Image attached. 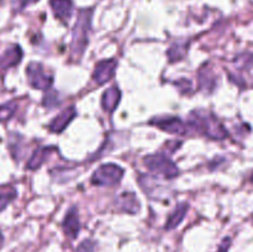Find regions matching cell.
Instances as JSON below:
<instances>
[{
  "instance_id": "6da1fadb",
  "label": "cell",
  "mask_w": 253,
  "mask_h": 252,
  "mask_svg": "<svg viewBox=\"0 0 253 252\" xmlns=\"http://www.w3.org/2000/svg\"><path fill=\"white\" fill-rule=\"evenodd\" d=\"M189 124L198 132L212 140H224L229 135L226 128L217 120L216 116L203 109L190 113Z\"/></svg>"
},
{
  "instance_id": "7a4b0ae2",
  "label": "cell",
  "mask_w": 253,
  "mask_h": 252,
  "mask_svg": "<svg viewBox=\"0 0 253 252\" xmlns=\"http://www.w3.org/2000/svg\"><path fill=\"white\" fill-rule=\"evenodd\" d=\"M91 10H82L78 15L73 29L72 39V56L74 58H81L83 56L85 47L88 44V32L90 30Z\"/></svg>"
},
{
  "instance_id": "3957f363",
  "label": "cell",
  "mask_w": 253,
  "mask_h": 252,
  "mask_svg": "<svg viewBox=\"0 0 253 252\" xmlns=\"http://www.w3.org/2000/svg\"><path fill=\"white\" fill-rule=\"evenodd\" d=\"M124 175V169L114 163L103 165L94 172L91 177V183L95 185H108L113 187L121 180Z\"/></svg>"
},
{
  "instance_id": "277c9868",
  "label": "cell",
  "mask_w": 253,
  "mask_h": 252,
  "mask_svg": "<svg viewBox=\"0 0 253 252\" xmlns=\"http://www.w3.org/2000/svg\"><path fill=\"white\" fill-rule=\"evenodd\" d=\"M146 167L156 174H162L163 177L174 178L178 175V168L172 161L163 155H152L145 158Z\"/></svg>"
},
{
  "instance_id": "5b68a950",
  "label": "cell",
  "mask_w": 253,
  "mask_h": 252,
  "mask_svg": "<svg viewBox=\"0 0 253 252\" xmlns=\"http://www.w3.org/2000/svg\"><path fill=\"white\" fill-rule=\"evenodd\" d=\"M27 78H29V83L31 84L34 88L41 89V90H46L51 86L52 84V77L47 76L43 71V67L40 63L32 62L27 66L26 68Z\"/></svg>"
},
{
  "instance_id": "8992f818",
  "label": "cell",
  "mask_w": 253,
  "mask_h": 252,
  "mask_svg": "<svg viewBox=\"0 0 253 252\" xmlns=\"http://www.w3.org/2000/svg\"><path fill=\"white\" fill-rule=\"evenodd\" d=\"M116 66H118V62L115 59H105V61H101L96 64L95 71L93 73V78L99 85L106 83V82L110 81L114 77L116 71Z\"/></svg>"
},
{
  "instance_id": "52a82bcc",
  "label": "cell",
  "mask_w": 253,
  "mask_h": 252,
  "mask_svg": "<svg viewBox=\"0 0 253 252\" xmlns=\"http://www.w3.org/2000/svg\"><path fill=\"white\" fill-rule=\"evenodd\" d=\"M157 127L173 135H185L188 131L187 125L178 118H161L152 121Z\"/></svg>"
},
{
  "instance_id": "ba28073f",
  "label": "cell",
  "mask_w": 253,
  "mask_h": 252,
  "mask_svg": "<svg viewBox=\"0 0 253 252\" xmlns=\"http://www.w3.org/2000/svg\"><path fill=\"white\" fill-rule=\"evenodd\" d=\"M49 4L57 19L63 22H67L71 19L72 11H73L72 0H49Z\"/></svg>"
},
{
  "instance_id": "9c48e42d",
  "label": "cell",
  "mask_w": 253,
  "mask_h": 252,
  "mask_svg": "<svg viewBox=\"0 0 253 252\" xmlns=\"http://www.w3.org/2000/svg\"><path fill=\"white\" fill-rule=\"evenodd\" d=\"M76 114L77 113L74 108H68L66 110H63L57 118H54L51 121V124H49V130L52 132H62L69 125V123L76 118Z\"/></svg>"
},
{
  "instance_id": "30bf717a",
  "label": "cell",
  "mask_w": 253,
  "mask_h": 252,
  "mask_svg": "<svg viewBox=\"0 0 253 252\" xmlns=\"http://www.w3.org/2000/svg\"><path fill=\"white\" fill-rule=\"evenodd\" d=\"M63 230L66 235L71 239H76L81 230V224H79V217L77 210L71 209L67 212L66 217L63 220Z\"/></svg>"
},
{
  "instance_id": "8fae6325",
  "label": "cell",
  "mask_w": 253,
  "mask_h": 252,
  "mask_svg": "<svg viewBox=\"0 0 253 252\" xmlns=\"http://www.w3.org/2000/svg\"><path fill=\"white\" fill-rule=\"evenodd\" d=\"M22 58V51L19 46H12L7 48L0 57V68L6 69L20 63Z\"/></svg>"
},
{
  "instance_id": "7c38bea8",
  "label": "cell",
  "mask_w": 253,
  "mask_h": 252,
  "mask_svg": "<svg viewBox=\"0 0 253 252\" xmlns=\"http://www.w3.org/2000/svg\"><path fill=\"white\" fill-rule=\"evenodd\" d=\"M121 99V93L119 90V88H116L115 85L109 88L108 90H105V93L103 94V98H101V105L105 111H114L118 106V104L120 103Z\"/></svg>"
},
{
  "instance_id": "4fadbf2b",
  "label": "cell",
  "mask_w": 253,
  "mask_h": 252,
  "mask_svg": "<svg viewBox=\"0 0 253 252\" xmlns=\"http://www.w3.org/2000/svg\"><path fill=\"white\" fill-rule=\"evenodd\" d=\"M118 205L121 207L124 211L132 212V214H135L140 209L137 198L132 193H124V194H121V197L118 199Z\"/></svg>"
},
{
  "instance_id": "5bb4252c",
  "label": "cell",
  "mask_w": 253,
  "mask_h": 252,
  "mask_svg": "<svg viewBox=\"0 0 253 252\" xmlns=\"http://www.w3.org/2000/svg\"><path fill=\"white\" fill-rule=\"evenodd\" d=\"M187 210H188V205L185 203H182V204L178 205L175 208L174 211L170 214V216L168 217L167 222H166V229L167 230H172L174 227H177L180 222L183 221L184 219L185 214H187Z\"/></svg>"
},
{
  "instance_id": "9a60e30c",
  "label": "cell",
  "mask_w": 253,
  "mask_h": 252,
  "mask_svg": "<svg viewBox=\"0 0 253 252\" xmlns=\"http://www.w3.org/2000/svg\"><path fill=\"white\" fill-rule=\"evenodd\" d=\"M48 152H49V148H46V147L39 148V150L35 151L34 155L31 156L30 161L27 162V168H29V169H36V168L41 167V165L44 162Z\"/></svg>"
},
{
  "instance_id": "2e32d148",
  "label": "cell",
  "mask_w": 253,
  "mask_h": 252,
  "mask_svg": "<svg viewBox=\"0 0 253 252\" xmlns=\"http://www.w3.org/2000/svg\"><path fill=\"white\" fill-rule=\"evenodd\" d=\"M188 44L185 42H175L168 51V57L170 62H178L182 58H184L187 53Z\"/></svg>"
},
{
  "instance_id": "e0dca14e",
  "label": "cell",
  "mask_w": 253,
  "mask_h": 252,
  "mask_svg": "<svg viewBox=\"0 0 253 252\" xmlns=\"http://www.w3.org/2000/svg\"><path fill=\"white\" fill-rule=\"evenodd\" d=\"M199 83L204 90L210 91L215 86V76L208 68H203L199 74Z\"/></svg>"
},
{
  "instance_id": "ac0fdd59",
  "label": "cell",
  "mask_w": 253,
  "mask_h": 252,
  "mask_svg": "<svg viewBox=\"0 0 253 252\" xmlns=\"http://www.w3.org/2000/svg\"><path fill=\"white\" fill-rule=\"evenodd\" d=\"M15 197H16V192L11 188H7V189L0 192V211L5 209L7 204H10L15 199Z\"/></svg>"
},
{
  "instance_id": "d6986e66",
  "label": "cell",
  "mask_w": 253,
  "mask_h": 252,
  "mask_svg": "<svg viewBox=\"0 0 253 252\" xmlns=\"http://www.w3.org/2000/svg\"><path fill=\"white\" fill-rule=\"evenodd\" d=\"M16 108L17 106L15 103H7L4 104V105H0V123L9 120L16 111Z\"/></svg>"
},
{
  "instance_id": "ffe728a7",
  "label": "cell",
  "mask_w": 253,
  "mask_h": 252,
  "mask_svg": "<svg viewBox=\"0 0 253 252\" xmlns=\"http://www.w3.org/2000/svg\"><path fill=\"white\" fill-rule=\"evenodd\" d=\"M43 104L48 108H53V106H57L58 104V95H57L56 91H51V93L47 94L43 99Z\"/></svg>"
},
{
  "instance_id": "44dd1931",
  "label": "cell",
  "mask_w": 253,
  "mask_h": 252,
  "mask_svg": "<svg viewBox=\"0 0 253 252\" xmlns=\"http://www.w3.org/2000/svg\"><path fill=\"white\" fill-rule=\"evenodd\" d=\"M76 252H94V244L90 240H84V241L77 247Z\"/></svg>"
},
{
  "instance_id": "7402d4cb",
  "label": "cell",
  "mask_w": 253,
  "mask_h": 252,
  "mask_svg": "<svg viewBox=\"0 0 253 252\" xmlns=\"http://www.w3.org/2000/svg\"><path fill=\"white\" fill-rule=\"evenodd\" d=\"M36 1L37 0H19L20 6L21 7H25L26 5H29V4H34V2H36Z\"/></svg>"
},
{
  "instance_id": "603a6c76",
  "label": "cell",
  "mask_w": 253,
  "mask_h": 252,
  "mask_svg": "<svg viewBox=\"0 0 253 252\" xmlns=\"http://www.w3.org/2000/svg\"><path fill=\"white\" fill-rule=\"evenodd\" d=\"M1 245H2V236L1 234H0V247H1Z\"/></svg>"
}]
</instances>
